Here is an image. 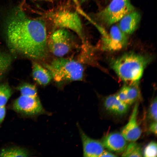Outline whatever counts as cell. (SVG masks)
<instances>
[{"mask_svg":"<svg viewBox=\"0 0 157 157\" xmlns=\"http://www.w3.org/2000/svg\"><path fill=\"white\" fill-rule=\"evenodd\" d=\"M4 27L6 42L12 52L35 60L47 57V33L43 20L30 18L17 8L8 13Z\"/></svg>","mask_w":157,"mask_h":157,"instance_id":"cell-1","label":"cell"},{"mask_svg":"<svg viewBox=\"0 0 157 157\" xmlns=\"http://www.w3.org/2000/svg\"><path fill=\"white\" fill-rule=\"evenodd\" d=\"M150 60L148 56L128 52L113 60L111 65L117 76L126 83H129L139 82Z\"/></svg>","mask_w":157,"mask_h":157,"instance_id":"cell-2","label":"cell"},{"mask_svg":"<svg viewBox=\"0 0 157 157\" xmlns=\"http://www.w3.org/2000/svg\"><path fill=\"white\" fill-rule=\"evenodd\" d=\"M43 65L57 82L78 81L83 79V68L80 63L74 60L59 57Z\"/></svg>","mask_w":157,"mask_h":157,"instance_id":"cell-3","label":"cell"},{"mask_svg":"<svg viewBox=\"0 0 157 157\" xmlns=\"http://www.w3.org/2000/svg\"><path fill=\"white\" fill-rule=\"evenodd\" d=\"M134 10L131 0H112L108 6L96 14L95 17L101 25L110 26Z\"/></svg>","mask_w":157,"mask_h":157,"instance_id":"cell-4","label":"cell"},{"mask_svg":"<svg viewBox=\"0 0 157 157\" xmlns=\"http://www.w3.org/2000/svg\"><path fill=\"white\" fill-rule=\"evenodd\" d=\"M75 44L72 35L67 29L59 28L51 34L47 42L48 47L55 56L61 57L69 52Z\"/></svg>","mask_w":157,"mask_h":157,"instance_id":"cell-5","label":"cell"},{"mask_svg":"<svg viewBox=\"0 0 157 157\" xmlns=\"http://www.w3.org/2000/svg\"><path fill=\"white\" fill-rule=\"evenodd\" d=\"M53 17L55 27L73 31L78 35L83 44L87 43L85 38L80 18L76 13L62 10L55 13Z\"/></svg>","mask_w":157,"mask_h":157,"instance_id":"cell-6","label":"cell"},{"mask_svg":"<svg viewBox=\"0 0 157 157\" xmlns=\"http://www.w3.org/2000/svg\"><path fill=\"white\" fill-rule=\"evenodd\" d=\"M12 108L15 112L28 116L46 113L38 95L21 94L13 101Z\"/></svg>","mask_w":157,"mask_h":157,"instance_id":"cell-7","label":"cell"},{"mask_svg":"<svg viewBox=\"0 0 157 157\" xmlns=\"http://www.w3.org/2000/svg\"><path fill=\"white\" fill-rule=\"evenodd\" d=\"M127 35L123 32L118 25H113L111 27L109 34L103 35L102 48L103 50L115 51L120 50L127 45Z\"/></svg>","mask_w":157,"mask_h":157,"instance_id":"cell-8","label":"cell"},{"mask_svg":"<svg viewBox=\"0 0 157 157\" xmlns=\"http://www.w3.org/2000/svg\"><path fill=\"white\" fill-rule=\"evenodd\" d=\"M139 104L135 103L129 120L122 129L120 133L128 141L135 142L140 137L142 133L137 121Z\"/></svg>","mask_w":157,"mask_h":157,"instance_id":"cell-9","label":"cell"},{"mask_svg":"<svg viewBox=\"0 0 157 157\" xmlns=\"http://www.w3.org/2000/svg\"><path fill=\"white\" fill-rule=\"evenodd\" d=\"M78 127L83 144V156L100 157L104 150L101 142L89 137Z\"/></svg>","mask_w":157,"mask_h":157,"instance_id":"cell-10","label":"cell"},{"mask_svg":"<svg viewBox=\"0 0 157 157\" xmlns=\"http://www.w3.org/2000/svg\"><path fill=\"white\" fill-rule=\"evenodd\" d=\"M127 141L120 133L114 132L105 136L101 141L104 148L115 153H123L127 145Z\"/></svg>","mask_w":157,"mask_h":157,"instance_id":"cell-11","label":"cell"},{"mask_svg":"<svg viewBox=\"0 0 157 157\" xmlns=\"http://www.w3.org/2000/svg\"><path fill=\"white\" fill-rule=\"evenodd\" d=\"M116 94L120 100L129 106L138 101L141 97L139 82L126 83Z\"/></svg>","mask_w":157,"mask_h":157,"instance_id":"cell-12","label":"cell"},{"mask_svg":"<svg viewBox=\"0 0 157 157\" xmlns=\"http://www.w3.org/2000/svg\"><path fill=\"white\" fill-rule=\"evenodd\" d=\"M141 18L140 13L134 10L123 17L119 21L118 26L126 35L131 34L137 28Z\"/></svg>","mask_w":157,"mask_h":157,"instance_id":"cell-13","label":"cell"},{"mask_svg":"<svg viewBox=\"0 0 157 157\" xmlns=\"http://www.w3.org/2000/svg\"><path fill=\"white\" fill-rule=\"evenodd\" d=\"M104 105L108 112L117 115L125 114L129 108V105L120 100L116 94L107 97L104 100Z\"/></svg>","mask_w":157,"mask_h":157,"instance_id":"cell-14","label":"cell"},{"mask_svg":"<svg viewBox=\"0 0 157 157\" xmlns=\"http://www.w3.org/2000/svg\"><path fill=\"white\" fill-rule=\"evenodd\" d=\"M32 74L34 80L38 84L46 85L50 81L52 77L49 72L44 67L33 61L32 64Z\"/></svg>","mask_w":157,"mask_h":157,"instance_id":"cell-15","label":"cell"},{"mask_svg":"<svg viewBox=\"0 0 157 157\" xmlns=\"http://www.w3.org/2000/svg\"><path fill=\"white\" fill-rule=\"evenodd\" d=\"M29 153L24 149L18 147H13L4 149L0 152V157H27Z\"/></svg>","mask_w":157,"mask_h":157,"instance_id":"cell-16","label":"cell"},{"mask_svg":"<svg viewBox=\"0 0 157 157\" xmlns=\"http://www.w3.org/2000/svg\"><path fill=\"white\" fill-rule=\"evenodd\" d=\"M122 157H142L143 152L141 146L135 142H131L128 144L123 152Z\"/></svg>","mask_w":157,"mask_h":157,"instance_id":"cell-17","label":"cell"},{"mask_svg":"<svg viewBox=\"0 0 157 157\" xmlns=\"http://www.w3.org/2000/svg\"><path fill=\"white\" fill-rule=\"evenodd\" d=\"M12 92L8 84H0V108L6 107V104L11 96Z\"/></svg>","mask_w":157,"mask_h":157,"instance_id":"cell-18","label":"cell"},{"mask_svg":"<svg viewBox=\"0 0 157 157\" xmlns=\"http://www.w3.org/2000/svg\"><path fill=\"white\" fill-rule=\"evenodd\" d=\"M12 59L10 55L0 50V78L9 68Z\"/></svg>","mask_w":157,"mask_h":157,"instance_id":"cell-19","label":"cell"},{"mask_svg":"<svg viewBox=\"0 0 157 157\" xmlns=\"http://www.w3.org/2000/svg\"><path fill=\"white\" fill-rule=\"evenodd\" d=\"M20 94L35 95H38L36 87L29 83H24L18 88Z\"/></svg>","mask_w":157,"mask_h":157,"instance_id":"cell-20","label":"cell"},{"mask_svg":"<svg viewBox=\"0 0 157 157\" xmlns=\"http://www.w3.org/2000/svg\"><path fill=\"white\" fill-rule=\"evenodd\" d=\"M157 156L156 142L152 141L145 147L143 152V156L146 157H156Z\"/></svg>","mask_w":157,"mask_h":157,"instance_id":"cell-21","label":"cell"},{"mask_svg":"<svg viewBox=\"0 0 157 157\" xmlns=\"http://www.w3.org/2000/svg\"><path fill=\"white\" fill-rule=\"evenodd\" d=\"M156 97L151 102L149 107L148 118L152 121L157 122V100Z\"/></svg>","mask_w":157,"mask_h":157,"instance_id":"cell-22","label":"cell"},{"mask_svg":"<svg viewBox=\"0 0 157 157\" xmlns=\"http://www.w3.org/2000/svg\"><path fill=\"white\" fill-rule=\"evenodd\" d=\"M157 122L152 121L149 125V131L156 135H157Z\"/></svg>","mask_w":157,"mask_h":157,"instance_id":"cell-23","label":"cell"},{"mask_svg":"<svg viewBox=\"0 0 157 157\" xmlns=\"http://www.w3.org/2000/svg\"><path fill=\"white\" fill-rule=\"evenodd\" d=\"M115 154L108 151L104 150L100 157H116Z\"/></svg>","mask_w":157,"mask_h":157,"instance_id":"cell-24","label":"cell"},{"mask_svg":"<svg viewBox=\"0 0 157 157\" xmlns=\"http://www.w3.org/2000/svg\"><path fill=\"white\" fill-rule=\"evenodd\" d=\"M76 4H78V0H72Z\"/></svg>","mask_w":157,"mask_h":157,"instance_id":"cell-25","label":"cell"},{"mask_svg":"<svg viewBox=\"0 0 157 157\" xmlns=\"http://www.w3.org/2000/svg\"><path fill=\"white\" fill-rule=\"evenodd\" d=\"M87 0H80V1L81 2H84L86 1Z\"/></svg>","mask_w":157,"mask_h":157,"instance_id":"cell-26","label":"cell"}]
</instances>
